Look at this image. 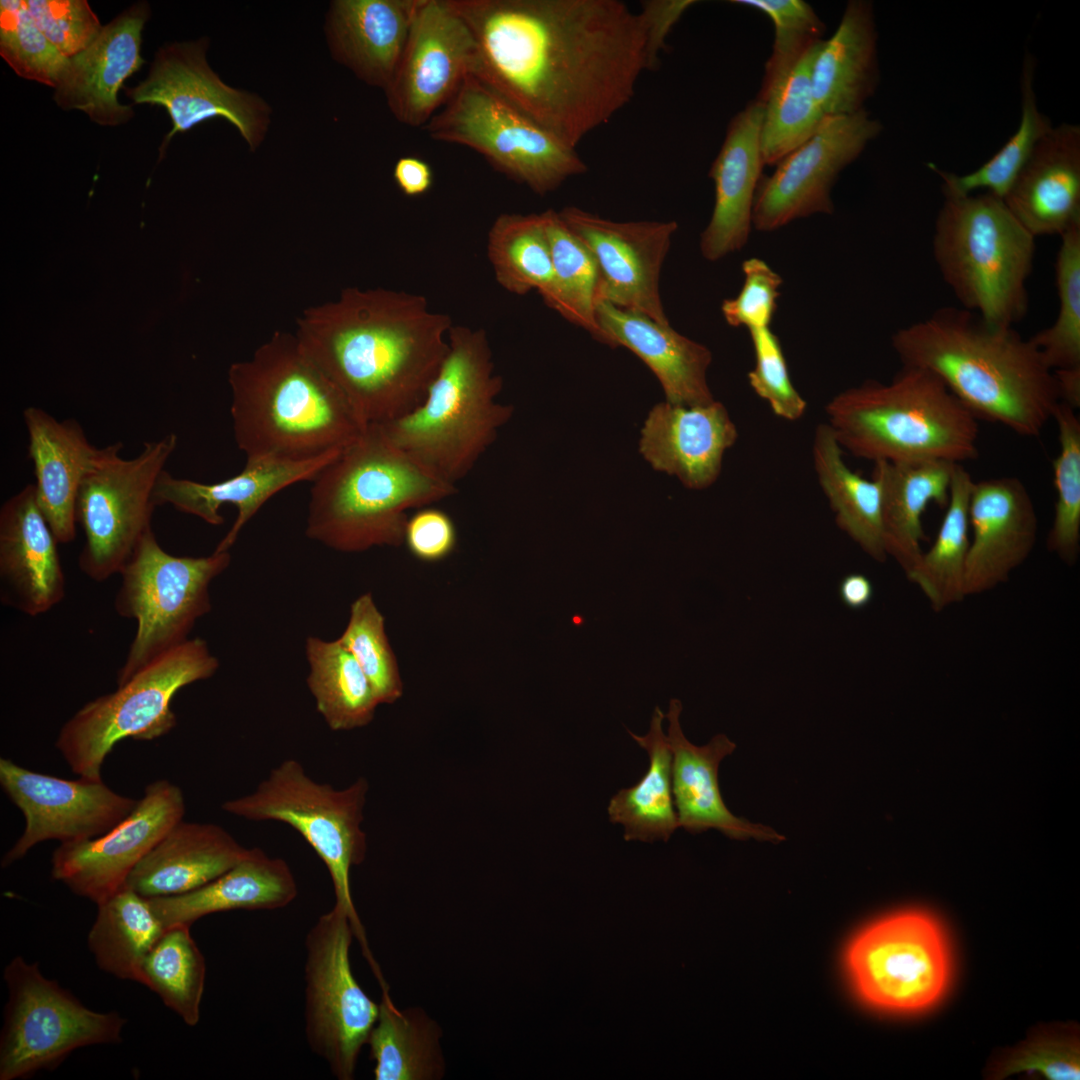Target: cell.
Instances as JSON below:
<instances>
[{"label": "cell", "instance_id": "cell-1", "mask_svg": "<svg viewBox=\"0 0 1080 1080\" xmlns=\"http://www.w3.org/2000/svg\"><path fill=\"white\" fill-rule=\"evenodd\" d=\"M449 1L474 38L472 74L573 149L649 70L638 14L622 1Z\"/></svg>", "mask_w": 1080, "mask_h": 1080}, {"label": "cell", "instance_id": "cell-2", "mask_svg": "<svg viewBox=\"0 0 1080 1080\" xmlns=\"http://www.w3.org/2000/svg\"><path fill=\"white\" fill-rule=\"evenodd\" d=\"M448 315L424 296L349 287L305 309L295 336L366 425L401 417L425 399L449 350Z\"/></svg>", "mask_w": 1080, "mask_h": 1080}, {"label": "cell", "instance_id": "cell-3", "mask_svg": "<svg viewBox=\"0 0 1080 1080\" xmlns=\"http://www.w3.org/2000/svg\"><path fill=\"white\" fill-rule=\"evenodd\" d=\"M892 346L904 367L926 369L977 418L1038 436L1060 398L1053 371L1031 339L964 308L942 307L899 329Z\"/></svg>", "mask_w": 1080, "mask_h": 1080}, {"label": "cell", "instance_id": "cell-4", "mask_svg": "<svg viewBox=\"0 0 1080 1080\" xmlns=\"http://www.w3.org/2000/svg\"><path fill=\"white\" fill-rule=\"evenodd\" d=\"M228 381L234 439L246 459H317L343 451L368 426L289 332H274L232 364Z\"/></svg>", "mask_w": 1080, "mask_h": 1080}, {"label": "cell", "instance_id": "cell-5", "mask_svg": "<svg viewBox=\"0 0 1080 1080\" xmlns=\"http://www.w3.org/2000/svg\"><path fill=\"white\" fill-rule=\"evenodd\" d=\"M307 535L343 552L404 543L406 511L456 494L391 443L377 424L312 480Z\"/></svg>", "mask_w": 1080, "mask_h": 1080}, {"label": "cell", "instance_id": "cell-6", "mask_svg": "<svg viewBox=\"0 0 1080 1080\" xmlns=\"http://www.w3.org/2000/svg\"><path fill=\"white\" fill-rule=\"evenodd\" d=\"M825 411L841 448L858 458L961 464L978 456V419L926 369L903 366L890 383L841 391Z\"/></svg>", "mask_w": 1080, "mask_h": 1080}, {"label": "cell", "instance_id": "cell-7", "mask_svg": "<svg viewBox=\"0 0 1080 1080\" xmlns=\"http://www.w3.org/2000/svg\"><path fill=\"white\" fill-rule=\"evenodd\" d=\"M448 342V353L423 402L377 425L396 447L456 486L494 443L513 406L496 401L503 382L495 374L483 329L452 325Z\"/></svg>", "mask_w": 1080, "mask_h": 1080}, {"label": "cell", "instance_id": "cell-8", "mask_svg": "<svg viewBox=\"0 0 1080 1080\" xmlns=\"http://www.w3.org/2000/svg\"><path fill=\"white\" fill-rule=\"evenodd\" d=\"M1035 241L1003 199L984 192L945 197L932 252L962 308L992 325L1014 327L1029 308Z\"/></svg>", "mask_w": 1080, "mask_h": 1080}, {"label": "cell", "instance_id": "cell-9", "mask_svg": "<svg viewBox=\"0 0 1080 1080\" xmlns=\"http://www.w3.org/2000/svg\"><path fill=\"white\" fill-rule=\"evenodd\" d=\"M365 778L336 789L311 778L301 762L285 759L256 788L225 801L223 811L250 821H278L294 828L326 866L335 897L345 913L371 969L378 964L370 951L351 893L350 872L366 857L367 837L361 824L368 792Z\"/></svg>", "mask_w": 1080, "mask_h": 1080}, {"label": "cell", "instance_id": "cell-10", "mask_svg": "<svg viewBox=\"0 0 1080 1080\" xmlns=\"http://www.w3.org/2000/svg\"><path fill=\"white\" fill-rule=\"evenodd\" d=\"M218 666L203 639H187L114 692L83 705L61 727L55 746L73 773L101 780L102 765L118 742L153 740L170 732L176 725L171 709L175 694L211 677Z\"/></svg>", "mask_w": 1080, "mask_h": 1080}, {"label": "cell", "instance_id": "cell-11", "mask_svg": "<svg viewBox=\"0 0 1080 1080\" xmlns=\"http://www.w3.org/2000/svg\"><path fill=\"white\" fill-rule=\"evenodd\" d=\"M231 560L228 551L205 557L166 552L148 531L120 571L114 608L136 622L135 636L117 672V685L187 640L211 606L209 585Z\"/></svg>", "mask_w": 1080, "mask_h": 1080}, {"label": "cell", "instance_id": "cell-12", "mask_svg": "<svg viewBox=\"0 0 1080 1080\" xmlns=\"http://www.w3.org/2000/svg\"><path fill=\"white\" fill-rule=\"evenodd\" d=\"M430 138L466 146L510 179L545 195L586 163L573 149L503 99L474 74L423 127Z\"/></svg>", "mask_w": 1080, "mask_h": 1080}, {"label": "cell", "instance_id": "cell-13", "mask_svg": "<svg viewBox=\"0 0 1080 1080\" xmlns=\"http://www.w3.org/2000/svg\"><path fill=\"white\" fill-rule=\"evenodd\" d=\"M177 442L174 433L144 442L131 459L121 457V442L98 448L76 501L85 536L78 565L88 578L102 582L119 574L152 530L155 486Z\"/></svg>", "mask_w": 1080, "mask_h": 1080}, {"label": "cell", "instance_id": "cell-14", "mask_svg": "<svg viewBox=\"0 0 1080 1080\" xmlns=\"http://www.w3.org/2000/svg\"><path fill=\"white\" fill-rule=\"evenodd\" d=\"M859 998L894 1014L929 1010L946 994L952 955L941 923L922 910H903L860 930L845 952Z\"/></svg>", "mask_w": 1080, "mask_h": 1080}, {"label": "cell", "instance_id": "cell-15", "mask_svg": "<svg viewBox=\"0 0 1080 1080\" xmlns=\"http://www.w3.org/2000/svg\"><path fill=\"white\" fill-rule=\"evenodd\" d=\"M8 1001L0 1035V1080L26 1079L57 1068L76 1049L122 1042L126 1020L84 1006L38 963L21 956L4 968Z\"/></svg>", "mask_w": 1080, "mask_h": 1080}, {"label": "cell", "instance_id": "cell-16", "mask_svg": "<svg viewBox=\"0 0 1080 1080\" xmlns=\"http://www.w3.org/2000/svg\"><path fill=\"white\" fill-rule=\"evenodd\" d=\"M353 937L348 916L333 906L317 919L305 939L306 1038L339 1080L353 1079L358 1056L379 1014V1004L353 975L349 956Z\"/></svg>", "mask_w": 1080, "mask_h": 1080}, {"label": "cell", "instance_id": "cell-17", "mask_svg": "<svg viewBox=\"0 0 1080 1080\" xmlns=\"http://www.w3.org/2000/svg\"><path fill=\"white\" fill-rule=\"evenodd\" d=\"M881 131L882 124L866 109L825 116L806 141L777 163L772 175L761 177L752 226L773 231L799 218L832 213L835 180Z\"/></svg>", "mask_w": 1080, "mask_h": 1080}, {"label": "cell", "instance_id": "cell-18", "mask_svg": "<svg viewBox=\"0 0 1080 1080\" xmlns=\"http://www.w3.org/2000/svg\"><path fill=\"white\" fill-rule=\"evenodd\" d=\"M206 39L168 44L158 50L147 78L127 95L136 104L164 107L173 124L160 147L161 156L176 133L212 118L229 121L251 150L263 141L270 109L257 95L225 84L206 60Z\"/></svg>", "mask_w": 1080, "mask_h": 1080}, {"label": "cell", "instance_id": "cell-19", "mask_svg": "<svg viewBox=\"0 0 1080 1080\" xmlns=\"http://www.w3.org/2000/svg\"><path fill=\"white\" fill-rule=\"evenodd\" d=\"M0 785L25 818L23 834L2 858L3 868L40 842L54 839L63 844L99 837L126 818L138 801L116 793L102 779L68 780L32 771L7 758L0 759Z\"/></svg>", "mask_w": 1080, "mask_h": 1080}, {"label": "cell", "instance_id": "cell-20", "mask_svg": "<svg viewBox=\"0 0 1080 1080\" xmlns=\"http://www.w3.org/2000/svg\"><path fill=\"white\" fill-rule=\"evenodd\" d=\"M473 35L449 0H421L396 72L385 90L394 117L424 125L472 73Z\"/></svg>", "mask_w": 1080, "mask_h": 1080}, {"label": "cell", "instance_id": "cell-21", "mask_svg": "<svg viewBox=\"0 0 1080 1080\" xmlns=\"http://www.w3.org/2000/svg\"><path fill=\"white\" fill-rule=\"evenodd\" d=\"M185 800L168 780L147 785L132 812L103 835L57 847L51 875L74 894L97 905L126 886L137 864L178 822Z\"/></svg>", "mask_w": 1080, "mask_h": 1080}, {"label": "cell", "instance_id": "cell-22", "mask_svg": "<svg viewBox=\"0 0 1080 1080\" xmlns=\"http://www.w3.org/2000/svg\"><path fill=\"white\" fill-rule=\"evenodd\" d=\"M586 246L598 270L597 302L670 324L660 297V272L676 221H613L575 206L558 211Z\"/></svg>", "mask_w": 1080, "mask_h": 1080}, {"label": "cell", "instance_id": "cell-23", "mask_svg": "<svg viewBox=\"0 0 1080 1080\" xmlns=\"http://www.w3.org/2000/svg\"><path fill=\"white\" fill-rule=\"evenodd\" d=\"M971 537L965 596L1006 583L1033 551L1038 516L1024 483L1011 476L973 481L968 504Z\"/></svg>", "mask_w": 1080, "mask_h": 1080}, {"label": "cell", "instance_id": "cell-24", "mask_svg": "<svg viewBox=\"0 0 1080 1080\" xmlns=\"http://www.w3.org/2000/svg\"><path fill=\"white\" fill-rule=\"evenodd\" d=\"M58 541L37 503L34 484L0 509V600L28 616L51 610L65 596Z\"/></svg>", "mask_w": 1080, "mask_h": 1080}, {"label": "cell", "instance_id": "cell-25", "mask_svg": "<svg viewBox=\"0 0 1080 1080\" xmlns=\"http://www.w3.org/2000/svg\"><path fill=\"white\" fill-rule=\"evenodd\" d=\"M737 438L736 425L721 402L682 406L665 401L649 411L639 451L654 470L676 476L686 488L702 490L717 480L723 456Z\"/></svg>", "mask_w": 1080, "mask_h": 1080}, {"label": "cell", "instance_id": "cell-26", "mask_svg": "<svg viewBox=\"0 0 1080 1080\" xmlns=\"http://www.w3.org/2000/svg\"><path fill=\"white\" fill-rule=\"evenodd\" d=\"M149 8L138 3L103 26L95 40L69 58L55 89L54 100L63 109L85 112L100 125L125 123L131 106L118 102L124 81L140 69L141 33Z\"/></svg>", "mask_w": 1080, "mask_h": 1080}, {"label": "cell", "instance_id": "cell-27", "mask_svg": "<svg viewBox=\"0 0 1080 1080\" xmlns=\"http://www.w3.org/2000/svg\"><path fill=\"white\" fill-rule=\"evenodd\" d=\"M341 452L304 461L246 459L244 468L237 475L211 484L176 478L164 470L157 480L154 500L157 506L169 504L211 525L224 522L219 512L222 506L234 505L238 510L237 517L215 549L225 552L267 500L292 484L313 480Z\"/></svg>", "mask_w": 1080, "mask_h": 1080}, {"label": "cell", "instance_id": "cell-28", "mask_svg": "<svg viewBox=\"0 0 1080 1080\" xmlns=\"http://www.w3.org/2000/svg\"><path fill=\"white\" fill-rule=\"evenodd\" d=\"M681 712V701L671 699L665 718L669 722L667 741L672 753V792L679 828L691 834L716 829L737 840H784L771 827L737 817L727 808L719 788L718 769L736 744L725 734L715 735L703 746L692 744L682 731Z\"/></svg>", "mask_w": 1080, "mask_h": 1080}, {"label": "cell", "instance_id": "cell-29", "mask_svg": "<svg viewBox=\"0 0 1080 1080\" xmlns=\"http://www.w3.org/2000/svg\"><path fill=\"white\" fill-rule=\"evenodd\" d=\"M762 119L763 106L757 99L733 116L711 165L714 207L700 239L701 253L709 261H717L747 243L764 166L760 149Z\"/></svg>", "mask_w": 1080, "mask_h": 1080}, {"label": "cell", "instance_id": "cell-30", "mask_svg": "<svg viewBox=\"0 0 1080 1080\" xmlns=\"http://www.w3.org/2000/svg\"><path fill=\"white\" fill-rule=\"evenodd\" d=\"M1003 200L1035 238L1062 236L1080 225V127L1053 126Z\"/></svg>", "mask_w": 1080, "mask_h": 1080}, {"label": "cell", "instance_id": "cell-31", "mask_svg": "<svg viewBox=\"0 0 1080 1080\" xmlns=\"http://www.w3.org/2000/svg\"><path fill=\"white\" fill-rule=\"evenodd\" d=\"M601 343L623 346L638 356L657 377L666 401L682 406L706 405L715 399L707 381L711 351L653 319L610 303L596 304Z\"/></svg>", "mask_w": 1080, "mask_h": 1080}, {"label": "cell", "instance_id": "cell-32", "mask_svg": "<svg viewBox=\"0 0 1080 1080\" xmlns=\"http://www.w3.org/2000/svg\"><path fill=\"white\" fill-rule=\"evenodd\" d=\"M37 503L58 543L76 536V501L98 448L75 419L57 420L38 407L23 412Z\"/></svg>", "mask_w": 1080, "mask_h": 1080}, {"label": "cell", "instance_id": "cell-33", "mask_svg": "<svg viewBox=\"0 0 1080 1080\" xmlns=\"http://www.w3.org/2000/svg\"><path fill=\"white\" fill-rule=\"evenodd\" d=\"M421 0H337L327 16L333 57L368 85L389 86Z\"/></svg>", "mask_w": 1080, "mask_h": 1080}, {"label": "cell", "instance_id": "cell-34", "mask_svg": "<svg viewBox=\"0 0 1080 1080\" xmlns=\"http://www.w3.org/2000/svg\"><path fill=\"white\" fill-rule=\"evenodd\" d=\"M248 849L219 825L181 820L137 864L125 887L145 898L184 894L228 871Z\"/></svg>", "mask_w": 1080, "mask_h": 1080}, {"label": "cell", "instance_id": "cell-35", "mask_svg": "<svg viewBox=\"0 0 1080 1080\" xmlns=\"http://www.w3.org/2000/svg\"><path fill=\"white\" fill-rule=\"evenodd\" d=\"M298 888L282 858L249 848L244 858L207 884L184 894L148 898L165 928L191 926L209 914L231 910H274L289 905Z\"/></svg>", "mask_w": 1080, "mask_h": 1080}, {"label": "cell", "instance_id": "cell-36", "mask_svg": "<svg viewBox=\"0 0 1080 1080\" xmlns=\"http://www.w3.org/2000/svg\"><path fill=\"white\" fill-rule=\"evenodd\" d=\"M873 4L847 3L835 33L823 43L812 67L815 99L825 116L859 112L879 82Z\"/></svg>", "mask_w": 1080, "mask_h": 1080}, {"label": "cell", "instance_id": "cell-37", "mask_svg": "<svg viewBox=\"0 0 1080 1080\" xmlns=\"http://www.w3.org/2000/svg\"><path fill=\"white\" fill-rule=\"evenodd\" d=\"M823 39L772 49L758 97L763 106L760 149L763 165L774 166L806 141L825 117L813 92L812 67Z\"/></svg>", "mask_w": 1080, "mask_h": 1080}, {"label": "cell", "instance_id": "cell-38", "mask_svg": "<svg viewBox=\"0 0 1080 1080\" xmlns=\"http://www.w3.org/2000/svg\"><path fill=\"white\" fill-rule=\"evenodd\" d=\"M955 466L946 461L874 462L872 477L881 488L885 551L905 575L923 553L922 515L931 502L946 507Z\"/></svg>", "mask_w": 1080, "mask_h": 1080}, {"label": "cell", "instance_id": "cell-39", "mask_svg": "<svg viewBox=\"0 0 1080 1080\" xmlns=\"http://www.w3.org/2000/svg\"><path fill=\"white\" fill-rule=\"evenodd\" d=\"M827 423L817 425L812 458L818 483L835 513L836 523L867 555L884 562L887 554L882 530L879 482L852 471Z\"/></svg>", "mask_w": 1080, "mask_h": 1080}, {"label": "cell", "instance_id": "cell-40", "mask_svg": "<svg viewBox=\"0 0 1080 1080\" xmlns=\"http://www.w3.org/2000/svg\"><path fill=\"white\" fill-rule=\"evenodd\" d=\"M664 718L665 714L656 706L645 735L627 730L647 752L649 767L635 785L620 789L608 804L609 820L623 826L626 841L667 842L679 828L672 792V753L663 732Z\"/></svg>", "mask_w": 1080, "mask_h": 1080}, {"label": "cell", "instance_id": "cell-41", "mask_svg": "<svg viewBox=\"0 0 1080 1080\" xmlns=\"http://www.w3.org/2000/svg\"><path fill=\"white\" fill-rule=\"evenodd\" d=\"M441 1029L420 1008L399 1010L382 991L367 1043L376 1080H435L445 1073Z\"/></svg>", "mask_w": 1080, "mask_h": 1080}, {"label": "cell", "instance_id": "cell-42", "mask_svg": "<svg viewBox=\"0 0 1080 1080\" xmlns=\"http://www.w3.org/2000/svg\"><path fill=\"white\" fill-rule=\"evenodd\" d=\"M98 906L88 934L97 966L122 980H140L142 962L166 928L148 898L124 887Z\"/></svg>", "mask_w": 1080, "mask_h": 1080}, {"label": "cell", "instance_id": "cell-43", "mask_svg": "<svg viewBox=\"0 0 1080 1080\" xmlns=\"http://www.w3.org/2000/svg\"><path fill=\"white\" fill-rule=\"evenodd\" d=\"M973 481L962 464H956L946 512L935 541L906 574L935 612L966 597L964 578L970 543L968 504Z\"/></svg>", "mask_w": 1080, "mask_h": 1080}, {"label": "cell", "instance_id": "cell-44", "mask_svg": "<svg viewBox=\"0 0 1080 1080\" xmlns=\"http://www.w3.org/2000/svg\"><path fill=\"white\" fill-rule=\"evenodd\" d=\"M307 684L316 708L333 731L368 725L379 705L354 656L337 640L310 637L306 643Z\"/></svg>", "mask_w": 1080, "mask_h": 1080}, {"label": "cell", "instance_id": "cell-45", "mask_svg": "<svg viewBox=\"0 0 1080 1080\" xmlns=\"http://www.w3.org/2000/svg\"><path fill=\"white\" fill-rule=\"evenodd\" d=\"M1034 71V59L1028 54L1021 73V119L1018 128L988 161L962 175L929 164L942 180L944 197L966 196L986 189V192L1004 199L1039 141L1053 127L1049 118L1039 110L1033 86Z\"/></svg>", "mask_w": 1080, "mask_h": 1080}, {"label": "cell", "instance_id": "cell-46", "mask_svg": "<svg viewBox=\"0 0 1080 1080\" xmlns=\"http://www.w3.org/2000/svg\"><path fill=\"white\" fill-rule=\"evenodd\" d=\"M487 254L496 281L508 292L537 290L542 298L549 292L554 272L542 213L498 216L488 233Z\"/></svg>", "mask_w": 1080, "mask_h": 1080}, {"label": "cell", "instance_id": "cell-47", "mask_svg": "<svg viewBox=\"0 0 1080 1080\" xmlns=\"http://www.w3.org/2000/svg\"><path fill=\"white\" fill-rule=\"evenodd\" d=\"M554 278L544 303L601 342L596 321L598 270L586 246L568 229L558 211L542 212Z\"/></svg>", "mask_w": 1080, "mask_h": 1080}, {"label": "cell", "instance_id": "cell-48", "mask_svg": "<svg viewBox=\"0 0 1080 1080\" xmlns=\"http://www.w3.org/2000/svg\"><path fill=\"white\" fill-rule=\"evenodd\" d=\"M206 964L190 926L166 928L144 958L139 983L155 992L185 1024L200 1019Z\"/></svg>", "mask_w": 1080, "mask_h": 1080}, {"label": "cell", "instance_id": "cell-49", "mask_svg": "<svg viewBox=\"0 0 1080 1080\" xmlns=\"http://www.w3.org/2000/svg\"><path fill=\"white\" fill-rule=\"evenodd\" d=\"M1052 418L1059 452L1053 460L1056 502L1047 547L1064 564L1073 566L1080 554V420L1076 410L1062 402Z\"/></svg>", "mask_w": 1080, "mask_h": 1080}, {"label": "cell", "instance_id": "cell-50", "mask_svg": "<svg viewBox=\"0 0 1080 1080\" xmlns=\"http://www.w3.org/2000/svg\"><path fill=\"white\" fill-rule=\"evenodd\" d=\"M1061 237L1055 262L1058 312L1030 339L1052 370L1080 367V225Z\"/></svg>", "mask_w": 1080, "mask_h": 1080}, {"label": "cell", "instance_id": "cell-51", "mask_svg": "<svg viewBox=\"0 0 1080 1080\" xmlns=\"http://www.w3.org/2000/svg\"><path fill=\"white\" fill-rule=\"evenodd\" d=\"M338 641L358 662L379 704H392L401 698L403 683L398 662L386 635L384 616L370 593L352 603L349 621Z\"/></svg>", "mask_w": 1080, "mask_h": 1080}, {"label": "cell", "instance_id": "cell-52", "mask_svg": "<svg viewBox=\"0 0 1080 1080\" xmlns=\"http://www.w3.org/2000/svg\"><path fill=\"white\" fill-rule=\"evenodd\" d=\"M0 54L20 77L53 88L69 61L36 26L23 0L0 1Z\"/></svg>", "mask_w": 1080, "mask_h": 1080}, {"label": "cell", "instance_id": "cell-53", "mask_svg": "<svg viewBox=\"0 0 1080 1080\" xmlns=\"http://www.w3.org/2000/svg\"><path fill=\"white\" fill-rule=\"evenodd\" d=\"M755 364L748 373L752 390L767 402L772 412L788 421L802 418L807 402L794 387L777 336L769 327L749 330Z\"/></svg>", "mask_w": 1080, "mask_h": 1080}, {"label": "cell", "instance_id": "cell-54", "mask_svg": "<svg viewBox=\"0 0 1080 1080\" xmlns=\"http://www.w3.org/2000/svg\"><path fill=\"white\" fill-rule=\"evenodd\" d=\"M1018 1073L1038 1074L1050 1080L1079 1079L1078 1039L1060 1031L1038 1033L1003 1056L992 1076L999 1079Z\"/></svg>", "mask_w": 1080, "mask_h": 1080}, {"label": "cell", "instance_id": "cell-55", "mask_svg": "<svg viewBox=\"0 0 1080 1080\" xmlns=\"http://www.w3.org/2000/svg\"><path fill=\"white\" fill-rule=\"evenodd\" d=\"M36 26L67 58L86 49L103 26L86 0H26Z\"/></svg>", "mask_w": 1080, "mask_h": 1080}, {"label": "cell", "instance_id": "cell-56", "mask_svg": "<svg viewBox=\"0 0 1080 1080\" xmlns=\"http://www.w3.org/2000/svg\"><path fill=\"white\" fill-rule=\"evenodd\" d=\"M744 283L739 294L726 299L721 311L733 327H769L776 310L782 279L765 261L752 257L742 264Z\"/></svg>", "mask_w": 1080, "mask_h": 1080}, {"label": "cell", "instance_id": "cell-57", "mask_svg": "<svg viewBox=\"0 0 1080 1080\" xmlns=\"http://www.w3.org/2000/svg\"><path fill=\"white\" fill-rule=\"evenodd\" d=\"M457 529L443 510L425 507L407 519L404 543L418 560L438 562L450 556L457 545Z\"/></svg>", "mask_w": 1080, "mask_h": 1080}, {"label": "cell", "instance_id": "cell-58", "mask_svg": "<svg viewBox=\"0 0 1080 1080\" xmlns=\"http://www.w3.org/2000/svg\"><path fill=\"white\" fill-rule=\"evenodd\" d=\"M732 3L766 14L774 25L775 42L822 39L825 31L824 23L803 0H734Z\"/></svg>", "mask_w": 1080, "mask_h": 1080}, {"label": "cell", "instance_id": "cell-59", "mask_svg": "<svg viewBox=\"0 0 1080 1080\" xmlns=\"http://www.w3.org/2000/svg\"><path fill=\"white\" fill-rule=\"evenodd\" d=\"M694 4V0H646L641 3L637 14L645 37L649 70L657 68L668 35Z\"/></svg>", "mask_w": 1080, "mask_h": 1080}, {"label": "cell", "instance_id": "cell-60", "mask_svg": "<svg viewBox=\"0 0 1080 1080\" xmlns=\"http://www.w3.org/2000/svg\"><path fill=\"white\" fill-rule=\"evenodd\" d=\"M393 179L404 195L418 197L431 189L434 178L432 168L426 161L408 155L396 161Z\"/></svg>", "mask_w": 1080, "mask_h": 1080}, {"label": "cell", "instance_id": "cell-61", "mask_svg": "<svg viewBox=\"0 0 1080 1080\" xmlns=\"http://www.w3.org/2000/svg\"><path fill=\"white\" fill-rule=\"evenodd\" d=\"M874 593L870 579L860 573L846 575L839 583L838 594L841 601L851 609L867 606Z\"/></svg>", "mask_w": 1080, "mask_h": 1080}, {"label": "cell", "instance_id": "cell-62", "mask_svg": "<svg viewBox=\"0 0 1080 1080\" xmlns=\"http://www.w3.org/2000/svg\"><path fill=\"white\" fill-rule=\"evenodd\" d=\"M1060 402L1074 410L1080 407V367L1053 371Z\"/></svg>", "mask_w": 1080, "mask_h": 1080}]
</instances>
